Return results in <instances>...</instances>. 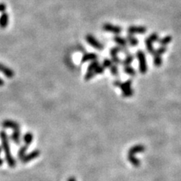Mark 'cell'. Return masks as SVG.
I'll use <instances>...</instances> for the list:
<instances>
[{
	"instance_id": "cell-9",
	"label": "cell",
	"mask_w": 181,
	"mask_h": 181,
	"mask_svg": "<svg viewBox=\"0 0 181 181\" xmlns=\"http://www.w3.org/2000/svg\"><path fill=\"white\" fill-rule=\"evenodd\" d=\"M113 40H114L115 42H116V44L121 48V51H124V52L128 51V45H127L128 42L125 39H124V38L116 35V36L113 37Z\"/></svg>"
},
{
	"instance_id": "cell-33",
	"label": "cell",
	"mask_w": 181,
	"mask_h": 181,
	"mask_svg": "<svg viewBox=\"0 0 181 181\" xmlns=\"http://www.w3.org/2000/svg\"><path fill=\"white\" fill-rule=\"evenodd\" d=\"M5 5L4 4H0V12H4L5 11Z\"/></svg>"
},
{
	"instance_id": "cell-31",
	"label": "cell",
	"mask_w": 181,
	"mask_h": 181,
	"mask_svg": "<svg viewBox=\"0 0 181 181\" xmlns=\"http://www.w3.org/2000/svg\"><path fill=\"white\" fill-rule=\"evenodd\" d=\"M110 70L113 76H117L118 75V67H117V65L113 64L111 67H110Z\"/></svg>"
},
{
	"instance_id": "cell-5",
	"label": "cell",
	"mask_w": 181,
	"mask_h": 181,
	"mask_svg": "<svg viewBox=\"0 0 181 181\" xmlns=\"http://www.w3.org/2000/svg\"><path fill=\"white\" fill-rule=\"evenodd\" d=\"M40 150H34L31 152V153H28V154H26L23 158L20 159V161H21L23 164H27V163L30 162V161H33V160L36 159V158L40 155Z\"/></svg>"
},
{
	"instance_id": "cell-7",
	"label": "cell",
	"mask_w": 181,
	"mask_h": 181,
	"mask_svg": "<svg viewBox=\"0 0 181 181\" xmlns=\"http://www.w3.org/2000/svg\"><path fill=\"white\" fill-rule=\"evenodd\" d=\"M129 34H144L147 33V28L143 26H130L128 28Z\"/></svg>"
},
{
	"instance_id": "cell-23",
	"label": "cell",
	"mask_w": 181,
	"mask_h": 181,
	"mask_svg": "<svg viewBox=\"0 0 181 181\" xmlns=\"http://www.w3.org/2000/svg\"><path fill=\"white\" fill-rule=\"evenodd\" d=\"M99 64V62L97 60H94V61H91V63L89 64V67H88L87 72H94V70H96Z\"/></svg>"
},
{
	"instance_id": "cell-2",
	"label": "cell",
	"mask_w": 181,
	"mask_h": 181,
	"mask_svg": "<svg viewBox=\"0 0 181 181\" xmlns=\"http://www.w3.org/2000/svg\"><path fill=\"white\" fill-rule=\"evenodd\" d=\"M136 57L138 60L139 63V71L141 74H146L148 70L147 63V57H146L145 54L141 50L137 51L136 53Z\"/></svg>"
},
{
	"instance_id": "cell-24",
	"label": "cell",
	"mask_w": 181,
	"mask_h": 181,
	"mask_svg": "<svg viewBox=\"0 0 181 181\" xmlns=\"http://www.w3.org/2000/svg\"><path fill=\"white\" fill-rule=\"evenodd\" d=\"M120 52H121V49L119 47V46H116V47H113L111 49H110V51L111 57H115V56H118V54Z\"/></svg>"
},
{
	"instance_id": "cell-10",
	"label": "cell",
	"mask_w": 181,
	"mask_h": 181,
	"mask_svg": "<svg viewBox=\"0 0 181 181\" xmlns=\"http://www.w3.org/2000/svg\"><path fill=\"white\" fill-rule=\"evenodd\" d=\"M146 150V147L144 146H143L142 144H137V145L134 146L130 149L129 152V155H133L134 156V155L137 153H143L144 150Z\"/></svg>"
},
{
	"instance_id": "cell-6",
	"label": "cell",
	"mask_w": 181,
	"mask_h": 181,
	"mask_svg": "<svg viewBox=\"0 0 181 181\" xmlns=\"http://www.w3.org/2000/svg\"><path fill=\"white\" fill-rule=\"evenodd\" d=\"M2 126L4 129H12L13 131H16V130H20V125L17 122H16L15 121L10 119H5L2 121Z\"/></svg>"
},
{
	"instance_id": "cell-18",
	"label": "cell",
	"mask_w": 181,
	"mask_h": 181,
	"mask_svg": "<svg viewBox=\"0 0 181 181\" xmlns=\"http://www.w3.org/2000/svg\"><path fill=\"white\" fill-rule=\"evenodd\" d=\"M145 44L147 46V50L149 54H153V53L155 52L154 47H153V42L150 39L147 38L145 39Z\"/></svg>"
},
{
	"instance_id": "cell-26",
	"label": "cell",
	"mask_w": 181,
	"mask_h": 181,
	"mask_svg": "<svg viewBox=\"0 0 181 181\" xmlns=\"http://www.w3.org/2000/svg\"><path fill=\"white\" fill-rule=\"evenodd\" d=\"M134 91L133 89H131L127 91H122V93H121V94H122V96L124 97H131V96L134 95Z\"/></svg>"
},
{
	"instance_id": "cell-30",
	"label": "cell",
	"mask_w": 181,
	"mask_h": 181,
	"mask_svg": "<svg viewBox=\"0 0 181 181\" xmlns=\"http://www.w3.org/2000/svg\"><path fill=\"white\" fill-rule=\"evenodd\" d=\"M102 65H103L106 69L110 68V67L113 65V61H112V60L106 58V59H104V60L103 61V64Z\"/></svg>"
},
{
	"instance_id": "cell-14",
	"label": "cell",
	"mask_w": 181,
	"mask_h": 181,
	"mask_svg": "<svg viewBox=\"0 0 181 181\" xmlns=\"http://www.w3.org/2000/svg\"><path fill=\"white\" fill-rule=\"evenodd\" d=\"M23 140H24V142L25 145L28 146V147H29V146H30V144H31L33 141V133L30 132V131L27 132L26 134H24V136Z\"/></svg>"
},
{
	"instance_id": "cell-32",
	"label": "cell",
	"mask_w": 181,
	"mask_h": 181,
	"mask_svg": "<svg viewBox=\"0 0 181 181\" xmlns=\"http://www.w3.org/2000/svg\"><path fill=\"white\" fill-rule=\"evenodd\" d=\"M111 60H112V61H113V64L118 65V64H119V63H121V60H120V58L118 57V56H115V57H112Z\"/></svg>"
},
{
	"instance_id": "cell-25",
	"label": "cell",
	"mask_w": 181,
	"mask_h": 181,
	"mask_svg": "<svg viewBox=\"0 0 181 181\" xmlns=\"http://www.w3.org/2000/svg\"><path fill=\"white\" fill-rule=\"evenodd\" d=\"M153 63H154L155 67H161V64H162V58H161V56H154Z\"/></svg>"
},
{
	"instance_id": "cell-12",
	"label": "cell",
	"mask_w": 181,
	"mask_h": 181,
	"mask_svg": "<svg viewBox=\"0 0 181 181\" xmlns=\"http://www.w3.org/2000/svg\"><path fill=\"white\" fill-rule=\"evenodd\" d=\"M0 71L6 76V77L12 78L14 76V72L12 69L9 68V67H5V65H3L2 63H0Z\"/></svg>"
},
{
	"instance_id": "cell-20",
	"label": "cell",
	"mask_w": 181,
	"mask_h": 181,
	"mask_svg": "<svg viewBox=\"0 0 181 181\" xmlns=\"http://www.w3.org/2000/svg\"><path fill=\"white\" fill-rule=\"evenodd\" d=\"M124 72L125 74L130 76H134L136 75V70L131 66H126L124 67Z\"/></svg>"
},
{
	"instance_id": "cell-19",
	"label": "cell",
	"mask_w": 181,
	"mask_h": 181,
	"mask_svg": "<svg viewBox=\"0 0 181 181\" xmlns=\"http://www.w3.org/2000/svg\"><path fill=\"white\" fill-rule=\"evenodd\" d=\"M172 41V36H165L162 39H159V44L161 45V46H167L168 44L171 42Z\"/></svg>"
},
{
	"instance_id": "cell-3",
	"label": "cell",
	"mask_w": 181,
	"mask_h": 181,
	"mask_svg": "<svg viewBox=\"0 0 181 181\" xmlns=\"http://www.w3.org/2000/svg\"><path fill=\"white\" fill-rule=\"evenodd\" d=\"M85 39H86V41H87V42L89 43L91 46H92L94 49H97V50H99V51H102L103 49V44H101V43L96 39L93 35L88 34L87 36H86Z\"/></svg>"
},
{
	"instance_id": "cell-17",
	"label": "cell",
	"mask_w": 181,
	"mask_h": 181,
	"mask_svg": "<svg viewBox=\"0 0 181 181\" xmlns=\"http://www.w3.org/2000/svg\"><path fill=\"white\" fill-rule=\"evenodd\" d=\"M134 57L133 54H128L127 56L125 57V58L124 60H121V64H122L124 67H126V66H131L132 62L134 61Z\"/></svg>"
},
{
	"instance_id": "cell-27",
	"label": "cell",
	"mask_w": 181,
	"mask_h": 181,
	"mask_svg": "<svg viewBox=\"0 0 181 181\" xmlns=\"http://www.w3.org/2000/svg\"><path fill=\"white\" fill-rule=\"evenodd\" d=\"M106 68L103 67V65H99L98 67L96 68V70H94V73H95V75H100V74H103L104 73V71H105Z\"/></svg>"
},
{
	"instance_id": "cell-13",
	"label": "cell",
	"mask_w": 181,
	"mask_h": 181,
	"mask_svg": "<svg viewBox=\"0 0 181 181\" xmlns=\"http://www.w3.org/2000/svg\"><path fill=\"white\" fill-rule=\"evenodd\" d=\"M11 140L17 145L20 143V130L13 131V133L11 135Z\"/></svg>"
},
{
	"instance_id": "cell-29",
	"label": "cell",
	"mask_w": 181,
	"mask_h": 181,
	"mask_svg": "<svg viewBox=\"0 0 181 181\" xmlns=\"http://www.w3.org/2000/svg\"><path fill=\"white\" fill-rule=\"evenodd\" d=\"M95 73H94V72H87L85 74V81H90L91 79H92L95 76Z\"/></svg>"
},
{
	"instance_id": "cell-36",
	"label": "cell",
	"mask_w": 181,
	"mask_h": 181,
	"mask_svg": "<svg viewBox=\"0 0 181 181\" xmlns=\"http://www.w3.org/2000/svg\"><path fill=\"white\" fill-rule=\"evenodd\" d=\"M4 84H5L4 81H3V80L0 78V87H2V86L4 85Z\"/></svg>"
},
{
	"instance_id": "cell-34",
	"label": "cell",
	"mask_w": 181,
	"mask_h": 181,
	"mask_svg": "<svg viewBox=\"0 0 181 181\" xmlns=\"http://www.w3.org/2000/svg\"><path fill=\"white\" fill-rule=\"evenodd\" d=\"M2 147H0V166L2 165L3 163H4V161H3L2 158H1V153H2Z\"/></svg>"
},
{
	"instance_id": "cell-1",
	"label": "cell",
	"mask_w": 181,
	"mask_h": 181,
	"mask_svg": "<svg viewBox=\"0 0 181 181\" xmlns=\"http://www.w3.org/2000/svg\"><path fill=\"white\" fill-rule=\"evenodd\" d=\"M0 140H1L2 143V148L4 151L5 155V160L7 161L8 165L10 168H14L17 165V161L11 153L9 139L5 131H2L0 132Z\"/></svg>"
},
{
	"instance_id": "cell-35",
	"label": "cell",
	"mask_w": 181,
	"mask_h": 181,
	"mask_svg": "<svg viewBox=\"0 0 181 181\" xmlns=\"http://www.w3.org/2000/svg\"><path fill=\"white\" fill-rule=\"evenodd\" d=\"M67 181H76V179L74 177H69Z\"/></svg>"
},
{
	"instance_id": "cell-16",
	"label": "cell",
	"mask_w": 181,
	"mask_h": 181,
	"mask_svg": "<svg viewBox=\"0 0 181 181\" xmlns=\"http://www.w3.org/2000/svg\"><path fill=\"white\" fill-rule=\"evenodd\" d=\"M126 40H127L128 43L132 47H135L138 45V40L136 37H134V35L131 34H129L126 37Z\"/></svg>"
},
{
	"instance_id": "cell-15",
	"label": "cell",
	"mask_w": 181,
	"mask_h": 181,
	"mask_svg": "<svg viewBox=\"0 0 181 181\" xmlns=\"http://www.w3.org/2000/svg\"><path fill=\"white\" fill-rule=\"evenodd\" d=\"M9 24V15L6 13H3L0 17V27L5 28Z\"/></svg>"
},
{
	"instance_id": "cell-21",
	"label": "cell",
	"mask_w": 181,
	"mask_h": 181,
	"mask_svg": "<svg viewBox=\"0 0 181 181\" xmlns=\"http://www.w3.org/2000/svg\"><path fill=\"white\" fill-rule=\"evenodd\" d=\"M28 146L27 145H24L20 147V150H18V153H17V156H18L19 159L20 160L25 155H26L27 150H28Z\"/></svg>"
},
{
	"instance_id": "cell-28",
	"label": "cell",
	"mask_w": 181,
	"mask_h": 181,
	"mask_svg": "<svg viewBox=\"0 0 181 181\" xmlns=\"http://www.w3.org/2000/svg\"><path fill=\"white\" fill-rule=\"evenodd\" d=\"M147 38L151 40L153 42H155L159 41V36H158V33H152V34H150Z\"/></svg>"
},
{
	"instance_id": "cell-22",
	"label": "cell",
	"mask_w": 181,
	"mask_h": 181,
	"mask_svg": "<svg viewBox=\"0 0 181 181\" xmlns=\"http://www.w3.org/2000/svg\"><path fill=\"white\" fill-rule=\"evenodd\" d=\"M166 51H167V47L166 46H161L158 49H157V50H155L153 54V57L154 56H161L166 52Z\"/></svg>"
},
{
	"instance_id": "cell-11",
	"label": "cell",
	"mask_w": 181,
	"mask_h": 181,
	"mask_svg": "<svg viewBox=\"0 0 181 181\" xmlns=\"http://www.w3.org/2000/svg\"><path fill=\"white\" fill-rule=\"evenodd\" d=\"M98 58V56L95 53H86L81 57V63H86L89 61H94L97 60Z\"/></svg>"
},
{
	"instance_id": "cell-4",
	"label": "cell",
	"mask_w": 181,
	"mask_h": 181,
	"mask_svg": "<svg viewBox=\"0 0 181 181\" xmlns=\"http://www.w3.org/2000/svg\"><path fill=\"white\" fill-rule=\"evenodd\" d=\"M103 30L105 32H108V33H113L115 35H118L119 33H121L122 31V28L119 26H116V25H113L110 23L104 24L102 27Z\"/></svg>"
},
{
	"instance_id": "cell-8",
	"label": "cell",
	"mask_w": 181,
	"mask_h": 181,
	"mask_svg": "<svg viewBox=\"0 0 181 181\" xmlns=\"http://www.w3.org/2000/svg\"><path fill=\"white\" fill-rule=\"evenodd\" d=\"M131 85H132V81L130 79L124 81V82H121V81H118V80L114 81V85L116 86V87L119 88V89L121 90V91H127V90H129V89H132V88H131Z\"/></svg>"
}]
</instances>
